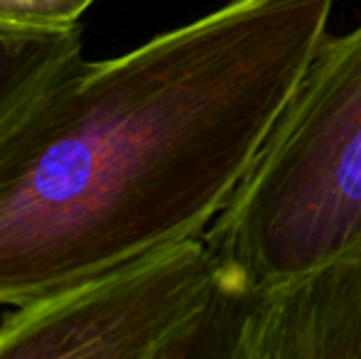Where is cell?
I'll list each match as a JSON object with an SVG mask.
<instances>
[{
    "label": "cell",
    "instance_id": "obj_3",
    "mask_svg": "<svg viewBox=\"0 0 361 359\" xmlns=\"http://www.w3.org/2000/svg\"><path fill=\"white\" fill-rule=\"evenodd\" d=\"M231 310L200 234L15 305L0 322V359L192 357Z\"/></svg>",
    "mask_w": 361,
    "mask_h": 359
},
{
    "label": "cell",
    "instance_id": "obj_6",
    "mask_svg": "<svg viewBox=\"0 0 361 359\" xmlns=\"http://www.w3.org/2000/svg\"><path fill=\"white\" fill-rule=\"evenodd\" d=\"M96 0H0V25L18 30H69Z\"/></svg>",
    "mask_w": 361,
    "mask_h": 359
},
{
    "label": "cell",
    "instance_id": "obj_1",
    "mask_svg": "<svg viewBox=\"0 0 361 359\" xmlns=\"http://www.w3.org/2000/svg\"><path fill=\"white\" fill-rule=\"evenodd\" d=\"M334 0H228L79 57L0 133V305L172 241L226 207L327 35Z\"/></svg>",
    "mask_w": 361,
    "mask_h": 359
},
{
    "label": "cell",
    "instance_id": "obj_4",
    "mask_svg": "<svg viewBox=\"0 0 361 359\" xmlns=\"http://www.w3.org/2000/svg\"><path fill=\"white\" fill-rule=\"evenodd\" d=\"M233 359H361V251L241 303Z\"/></svg>",
    "mask_w": 361,
    "mask_h": 359
},
{
    "label": "cell",
    "instance_id": "obj_5",
    "mask_svg": "<svg viewBox=\"0 0 361 359\" xmlns=\"http://www.w3.org/2000/svg\"><path fill=\"white\" fill-rule=\"evenodd\" d=\"M81 28L18 30L0 25V133L15 116L84 57Z\"/></svg>",
    "mask_w": 361,
    "mask_h": 359
},
{
    "label": "cell",
    "instance_id": "obj_2",
    "mask_svg": "<svg viewBox=\"0 0 361 359\" xmlns=\"http://www.w3.org/2000/svg\"><path fill=\"white\" fill-rule=\"evenodd\" d=\"M204 239L236 303L361 251V25L324 35Z\"/></svg>",
    "mask_w": 361,
    "mask_h": 359
}]
</instances>
